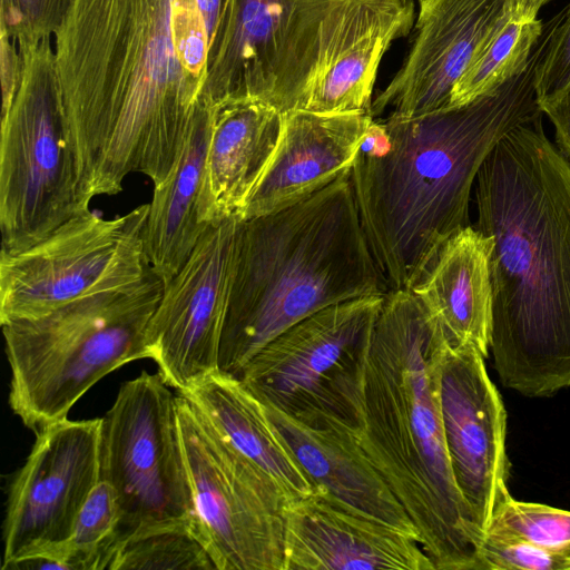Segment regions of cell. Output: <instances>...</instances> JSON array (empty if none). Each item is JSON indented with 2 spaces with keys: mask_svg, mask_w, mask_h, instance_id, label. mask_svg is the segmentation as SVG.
Returning <instances> with one entry per match:
<instances>
[{
  "mask_svg": "<svg viewBox=\"0 0 570 570\" xmlns=\"http://www.w3.org/2000/svg\"><path fill=\"white\" fill-rule=\"evenodd\" d=\"M71 0H1V30L17 43L51 38Z\"/></svg>",
  "mask_w": 570,
  "mask_h": 570,
  "instance_id": "obj_30",
  "label": "cell"
},
{
  "mask_svg": "<svg viewBox=\"0 0 570 570\" xmlns=\"http://www.w3.org/2000/svg\"><path fill=\"white\" fill-rule=\"evenodd\" d=\"M120 522L114 488L99 480L75 522L67 543L69 570H105L112 557Z\"/></svg>",
  "mask_w": 570,
  "mask_h": 570,
  "instance_id": "obj_26",
  "label": "cell"
},
{
  "mask_svg": "<svg viewBox=\"0 0 570 570\" xmlns=\"http://www.w3.org/2000/svg\"><path fill=\"white\" fill-rule=\"evenodd\" d=\"M240 223L234 216L205 229L185 265L164 286L150 318L149 358L178 392L218 370Z\"/></svg>",
  "mask_w": 570,
  "mask_h": 570,
  "instance_id": "obj_14",
  "label": "cell"
},
{
  "mask_svg": "<svg viewBox=\"0 0 570 570\" xmlns=\"http://www.w3.org/2000/svg\"><path fill=\"white\" fill-rule=\"evenodd\" d=\"M385 295L327 306L292 325L238 379L264 404L311 428H361L373 328Z\"/></svg>",
  "mask_w": 570,
  "mask_h": 570,
  "instance_id": "obj_9",
  "label": "cell"
},
{
  "mask_svg": "<svg viewBox=\"0 0 570 570\" xmlns=\"http://www.w3.org/2000/svg\"><path fill=\"white\" fill-rule=\"evenodd\" d=\"M414 0H215L205 98L305 109L335 58L383 27L413 29Z\"/></svg>",
  "mask_w": 570,
  "mask_h": 570,
  "instance_id": "obj_6",
  "label": "cell"
},
{
  "mask_svg": "<svg viewBox=\"0 0 570 570\" xmlns=\"http://www.w3.org/2000/svg\"><path fill=\"white\" fill-rule=\"evenodd\" d=\"M101 417L56 421L36 432L9 488L2 570L31 558L67 564V543L88 495L99 482Z\"/></svg>",
  "mask_w": 570,
  "mask_h": 570,
  "instance_id": "obj_13",
  "label": "cell"
},
{
  "mask_svg": "<svg viewBox=\"0 0 570 570\" xmlns=\"http://www.w3.org/2000/svg\"><path fill=\"white\" fill-rule=\"evenodd\" d=\"M213 105L195 119L167 179L154 188L145 227V248L153 271L166 285L185 265L206 227L198 217L212 129Z\"/></svg>",
  "mask_w": 570,
  "mask_h": 570,
  "instance_id": "obj_23",
  "label": "cell"
},
{
  "mask_svg": "<svg viewBox=\"0 0 570 570\" xmlns=\"http://www.w3.org/2000/svg\"><path fill=\"white\" fill-rule=\"evenodd\" d=\"M489 528L508 532L570 560V511L519 501L509 493L498 505Z\"/></svg>",
  "mask_w": 570,
  "mask_h": 570,
  "instance_id": "obj_28",
  "label": "cell"
},
{
  "mask_svg": "<svg viewBox=\"0 0 570 570\" xmlns=\"http://www.w3.org/2000/svg\"><path fill=\"white\" fill-rule=\"evenodd\" d=\"M410 50L371 115L415 117L450 106L455 83L517 13V0H416Z\"/></svg>",
  "mask_w": 570,
  "mask_h": 570,
  "instance_id": "obj_15",
  "label": "cell"
},
{
  "mask_svg": "<svg viewBox=\"0 0 570 570\" xmlns=\"http://www.w3.org/2000/svg\"><path fill=\"white\" fill-rule=\"evenodd\" d=\"M264 406L314 490L328 494L362 515L395 528L420 543L414 522L351 431L311 428L276 407Z\"/></svg>",
  "mask_w": 570,
  "mask_h": 570,
  "instance_id": "obj_21",
  "label": "cell"
},
{
  "mask_svg": "<svg viewBox=\"0 0 570 570\" xmlns=\"http://www.w3.org/2000/svg\"><path fill=\"white\" fill-rule=\"evenodd\" d=\"M449 343L410 289L389 291L371 340L357 443L414 522L435 570H481L483 534L448 453L441 373Z\"/></svg>",
  "mask_w": 570,
  "mask_h": 570,
  "instance_id": "obj_4",
  "label": "cell"
},
{
  "mask_svg": "<svg viewBox=\"0 0 570 570\" xmlns=\"http://www.w3.org/2000/svg\"><path fill=\"white\" fill-rule=\"evenodd\" d=\"M202 0H71L53 35L59 99L85 202L130 173H171L207 106Z\"/></svg>",
  "mask_w": 570,
  "mask_h": 570,
  "instance_id": "obj_1",
  "label": "cell"
},
{
  "mask_svg": "<svg viewBox=\"0 0 570 570\" xmlns=\"http://www.w3.org/2000/svg\"><path fill=\"white\" fill-rule=\"evenodd\" d=\"M570 83V6L554 29L535 71V94L542 104Z\"/></svg>",
  "mask_w": 570,
  "mask_h": 570,
  "instance_id": "obj_31",
  "label": "cell"
},
{
  "mask_svg": "<svg viewBox=\"0 0 570 570\" xmlns=\"http://www.w3.org/2000/svg\"><path fill=\"white\" fill-rule=\"evenodd\" d=\"M412 28H379L346 48L314 88L305 110L320 114L370 112L380 63L390 46Z\"/></svg>",
  "mask_w": 570,
  "mask_h": 570,
  "instance_id": "obj_24",
  "label": "cell"
},
{
  "mask_svg": "<svg viewBox=\"0 0 570 570\" xmlns=\"http://www.w3.org/2000/svg\"><path fill=\"white\" fill-rule=\"evenodd\" d=\"M17 46L19 83L1 115V253L29 248L89 210L59 99L51 38Z\"/></svg>",
  "mask_w": 570,
  "mask_h": 570,
  "instance_id": "obj_8",
  "label": "cell"
},
{
  "mask_svg": "<svg viewBox=\"0 0 570 570\" xmlns=\"http://www.w3.org/2000/svg\"><path fill=\"white\" fill-rule=\"evenodd\" d=\"M148 212L142 204L105 218L89 209L29 248L0 252V323L38 317L144 279L153 272L145 248Z\"/></svg>",
  "mask_w": 570,
  "mask_h": 570,
  "instance_id": "obj_12",
  "label": "cell"
},
{
  "mask_svg": "<svg viewBox=\"0 0 570 570\" xmlns=\"http://www.w3.org/2000/svg\"><path fill=\"white\" fill-rule=\"evenodd\" d=\"M539 107L554 126L558 148L570 161V83Z\"/></svg>",
  "mask_w": 570,
  "mask_h": 570,
  "instance_id": "obj_33",
  "label": "cell"
},
{
  "mask_svg": "<svg viewBox=\"0 0 570 570\" xmlns=\"http://www.w3.org/2000/svg\"><path fill=\"white\" fill-rule=\"evenodd\" d=\"M543 29L538 18L513 16L455 83L449 107L468 104L522 73Z\"/></svg>",
  "mask_w": 570,
  "mask_h": 570,
  "instance_id": "obj_25",
  "label": "cell"
},
{
  "mask_svg": "<svg viewBox=\"0 0 570 570\" xmlns=\"http://www.w3.org/2000/svg\"><path fill=\"white\" fill-rule=\"evenodd\" d=\"M557 24L544 23L524 71L495 90L421 116L373 118L350 176L389 291L407 288L425 259L470 226L471 191L484 160L504 135L542 114L535 71Z\"/></svg>",
  "mask_w": 570,
  "mask_h": 570,
  "instance_id": "obj_3",
  "label": "cell"
},
{
  "mask_svg": "<svg viewBox=\"0 0 570 570\" xmlns=\"http://www.w3.org/2000/svg\"><path fill=\"white\" fill-rule=\"evenodd\" d=\"M543 114L504 135L475 180L491 239V347L503 386L529 397L570 387V161Z\"/></svg>",
  "mask_w": 570,
  "mask_h": 570,
  "instance_id": "obj_2",
  "label": "cell"
},
{
  "mask_svg": "<svg viewBox=\"0 0 570 570\" xmlns=\"http://www.w3.org/2000/svg\"><path fill=\"white\" fill-rule=\"evenodd\" d=\"M197 538L216 570H284V512L278 483L229 445L177 394Z\"/></svg>",
  "mask_w": 570,
  "mask_h": 570,
  "instance_id": "obj_11",
  "label": "cell"
},
{
  "mask_svg": "<svg viewBox=\"0 0 570 570\" xmlns=\"http://www.w3.org/2000/svg\"><path fill=\"white\" fill-rule=\"evenodd\" d=\"M481 570H570L563 556L489 528L478 552Z\"/></svg>",
  "mask_w": 570,
  "mask_h": 570,
  "instance_id": "obj_29",
  "label": "cell"
},
{
  "mask_svg": "<svg viewBox=\"0 0 570 570\" xmlns=\"http://www.w3.org/2000/svg\"><path fill=\"white\" fill-rule=\"evenodd\" d=\"M491 239L471 225L445 239L422 264L407 289L439 320L451 347H491Z\"/></svg>",
  "mask_w": 570,
  "mask_h": 570,
  "instance_id": "obj_20",
  "label": "cell"
},
{
  "mask_svg": "<svg viewBox=\"0 0 570 570\" xmlns=\"http://www.w3.org/2000/svg\"><path fill=\"white\" fill-rule=\"evenodd\" d=\"M387 292L360 222L348 169L295 205L242 220L218 370L238 377L292 325L327 306Z\"/></svg>",
  "mask_w": 570,
  "mask_h": 570,
  "instance_id": "obj_5",
  "label": "cell"
},
{
  "mask_svg": "<svg viewBox=\"0 0 570 570\" xmlns=\"http://www.w3.org/2000/svg\"><path fill=\"white\" fill-rule=\"evenodd\" d=\"M282 131L283 114L262 101L239 98L213 106L198 198L203 225L240 217L277 150Z\"/></svg>",
  "mask_w": 570,
  "mask_h": 570,
  "instance_id": "obj_19",
  "label": "cell"
},
{
  "mask_svg": "<svg viewBox=\"0 0 570 570\" xmlns=\"http://www.w3.org/2000/svg\"><path fill=\"white\" fill-rule=\"evenodd\" d=\"M0 38L2 115L8 111L13 101L20 78L21 61L17 42L2 30Z\"/></svg>",
  "mask_w": 570,
  "mask_h": 570,
  "instance_id": "obj_32",
  "label": "cell"
},
{
  "mask_svg": "<svg viewBox=\"0 0 570 570\" xmlns=\"http://www.w3.org/2000/svg\"><path fill=\"white\" fill-rule=\"evenodd\" d=\"M519 4L520 14L529 19H535L540 9L549 0H517Z\"/></svg>",
  "mask_w": 570,
  "mask_h": 570,
  "instance_id": "obj_34",
  "label": "cell"
},
{
  "mask_svg": "<svg viewBox=\"0 0 570 570\" xmlns=\"http://www.w3.org/2000/svg\"><path fill=\"white\" fill-rule=\"evenodd\" d=\"M372 120L370 112H284L277 150L239 218H256L295 205L351 169Z\"/></svg>",
  "mask_w": 570,
  "mask_h": 570,
  "instance_id": "obj_18",
  "label": "cell"
},
{
  "mask_svg": "<svg viewBox=\"0 0 570 570\" xmlns=\"http://www.w3.org/2000/svg\"><path fill=\"white\" fill-rule=\"evenodd\" d=\"M183 394L229 445L272 476L291 501L314 487L269 420L264 404L230 374L216 370Z\"/></svg>",
  "mask_w": 570,
  "mask_h": 570,
  "instance_id": "obj_22",
  "label": "cell"
},
{
  "mask_svg": "<svg viewBox=\"0 0 570 570\" xmlns=\"http://www.w3.org/2000/svg\"><path fill=\"white\" fill-rule=\"evenodd\" d=\"M99 464V480L114 488L120 510L112 556L126 542L157 532L181 530L197 538L177 395L159 373L142 371L121 384L101 417Z\"/></svg>",
  "mask_w": 570,
  "mask_h": 570,
  "instance_id": "obj_10",
  "label": "cell"
},
{
  "mask_svg": "<svg viewBox=\"0 0 570 570\" xmlns=\"http://www.w3.org/2000/svg\"><path fill=\"white\" fill-rule=\"evenodd\" d=\"M153 271L140 282L1 324L11 368L9 404L35 433L116 368L149 358L146 334L164 292Z\"/></svg>",
  "mask_w": 570,
  "mask_h": 570,
  "instance_id": "obj_7",
  "label": "cell"
},
{
  "mask_svg": "<svg viewBox=\"0 0 570 570\" xmlns=\"http://www.w3.org/2000/svg\"><path fill=\"white\" fill-rule=\"evenodd\" d=\"M484 358L448 345L441 373L444 436L456 485L483 537L509 494L507 411Z\"/></svg>",
  "mask_w": 570,
  "mask_h": 570,
  "instance_id": "obj_16",
  "label": "cell"
},
{
  "mask_svg": "<svg viewBox=\"0 0 570 570\" xmlns=\"http://www.w3.org/2000/svg\"><path fill=\"white\" fill-rule=\"evenodd\" d=\"M216 570L203 543L190 532L163 531L126 542L107 570Z\"/></svg>",
  "mask_w": 570,
  "mask_h": 570,
  "instance_id": "obj_27",
  "label": "cell"
},
{
  "mask_svg": "<svg viewBox=\"0 0 570 570\" xmlns=\"http://www.w3.org/2000/svg\"><path fill=\"white\" fill-rule=\"evenodd\" d=\"M284 570H435L413 538L314 490L284 512Z\"/></svg>",
  "mask_w": 570,
  "mask_h": 570,
  "instance_id": "obj_17",
  "label": "cell"
}]
</instances>
